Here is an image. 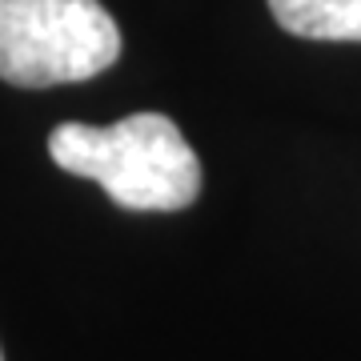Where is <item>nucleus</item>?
Wrapping results in <instances>:
<instances>
[{"label": "nucleus", "mask_w": 361, "mask_h": 361, "mask_svg": "<svg viewBox=\"0 0 361 361\" xmlns=\"http://www.w3.org/2000/svg\"><path fill=\"white\" fill-rule=\"evenodd\" d=\"M273 20L305 40H361V0H269Z\"/></svg>", "instance_id": "obj_3"}, {"label": "nucleus", "mask_w": 361, "mask_h": 361, "mask_svg": "<svg viewBox=\"0 0 361 361\" xmlns=\"http://www.w3.org/2000/svg\"><path fill=\"white\" fill-rule=\"evenodd\" d=\"M0 361H4V357H0Z\"/></svg>", "instance_id": "obj_4"}, {"label": "nucleus", "mask_w": 361, "mask_h": 361, "mask_svg": "<svg viewBox=\"0 0 361 361\" xmlns=\"http://www.w3.org/2000/svg\"><path fill=\"white\" fill-rule=\"evenodd\" d=\"M49 157L133 213H177L201 193V161L165 113H133L116 125L65 121L49 137Z\"/></svg>", "instance_id": "obj_1"}, {"label": "nucleus", "mask_w": 361, "mask_h": 361, "mask_svg": "<svg viewBox=\"0 0 361 361\" xmlns=\"http://www.w3.org/2000/svg\"><path fill=\"white\" fill-rule=\"evenodd\" d=\"M121 56V28L101 0H0V80L49 89L89 80Z\"/></svg>", "instance_id": "obj_2"}]
</instances>
